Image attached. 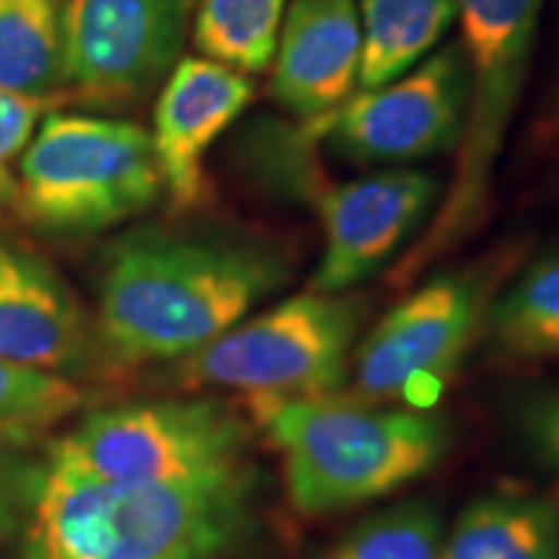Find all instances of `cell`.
Segmentation results:
<instances>
[{
	"mask_svg": "<svg viewBox=\"0 0 559 559\" xmlns=\"http://www.w3.org/2000/svg\"><path fill=\"white\" fill-rule=\"evenodd\" d=\"M293 275L275 236L138 226L104 249L96 337L122 362L185 360L275 296Z\"/></svg>",
	"mask_w": 559,
	"mask_h": 559,
	"instance_id": "1",
	"label": "cell"
},
{
	"mask_svg": "<svg viewBox=\"0 0 559 559\" xmlns=\"http://www.w3.org/2000/svg\"><path fill=\"white\" fill-rule=\"evenodd\" d=\"M251 472L174 485L41 474L32 559H228L249 521Z\"/></svg>",
	"mask_w": 559,
	"mask_h": 559,
	"instance_id": "2",
	"label": "cell"
},
{
	"mask_svg": "<svg viewBox=\"0 0 559 559\" xmlns=\"http://www.w3.org/2000/svg\"><path fill=\"white\" fill-rule=\"evenodd\" d=\"M283 453L285 487L300 513L330 515L396 492L449 449V425L425 409H381L304 396L251 400Z\"/></svg>",
	"mask_w": 559,
	"mask_h": 559,
	"instance_id": "3",
	"label": "cell"
},
{
	"mask_svg": "<svg viewBox=\"0 0 559 559\" xmlns=\"http://www.w3.org/2000/svg\"><path fill=\"white\" fill-rule=\"evenodd\" d=\"M544 0H459V45L469 73L456 166L428 230L404 257L394 283L407 285L461 247L487 218L495 169L526 86Z\"/></svg>",
	"mask_w": 559,
	"mask_h": 559,
	"instance_id": "4",
	"label": "cell"
},
{
	"mask_svg": "<svg viewBox=\"0 0 559 559\" xmlns=\"http://www.w3.org/2000/svg\"><path fill=\"white\" fill-rule=\"evenodd\" d=\"M164 200L151 132L94 115H47L19 160L16 205L55 236H94Z\"/></svg>",
	"mask_w": 559,
	"mask_h": 559,
	"instance_id": "5",
	"label": "cell"
},
{
	"mask_svg": "<svg viewBox=\"0 0 559 559\" xmlns=\"http://www.w3.org/2000/svg\"><path fill=\"white\" fill-rule=\"evenodd\" d=\"M247 423L213 400L122 404L81 419L50 449L47 472L109 485H174L247 469Z\"/></svg>",
	"mask_w": 559,
	"mask_h": 559,
	"instance_id": "6",
	"label": "cell"
},
{
	"mask_svg": "<svg viewBox=\"0 0 559 559\" xmlns=\"http://www.w3.org/2000/svg\"><path fill=\"white\" fill-rule=\"evenodd\" d=\"M366 317L362 296L300 293L179 360V379L198 389L243 391L251 400L324 396L345 381Z\"/></svg>",
	"mask_w": 559,
	"mask_h": 559,
	"instance_id": "7",
	"label": "cell"
},
{
	"mask_svg": "<svg viewBox=\"0 0 559 559\" xmlns=\"http://www.w3.org/2000/svg\"><path fill=\"white\" fill-rule=\"evenodd\" d=\"M506 262L440 272L391 309L355 349V386L366 400L436 404L440 389L487 324Z\"/></svg>",
	"mask_w": 559,
	"mask_h": 559,
	"instance_id": "8",
	"label": "cell"
},
{
	"mask_svg": "<svg viewBox=\"0 0 559 559\" xmlns=\"http://www.w3.org/2000/svg\"><path fill=\"white\" fill-rule=\"evenodd\" d=\"M466 96L464 50L449 41L400 79L355 91L342 107L311 122L321 148L342 164L409 169L456 151Z\"/></svg>",
	"mask_w": 559,
	"mask_h": 559,
	"instance_id": "9",
	"label": "cell"
},
{
	"mask_svg": "<svg viewBox=\"0 0 559 559\" xmlns=\"http://www.w3.org/2000/svg\"><path fill=\"white\" fill-rule=\"evenodd\" d=\"M198 0H62V86L94 109H130L181 60Z\"/></svg>",
	"mask_w": 559,
	"mask_h": 559,
	"instance_id": "10",
	"label": "cell"
},
{
	"mask_svg": "<svg viewBox=\"0 0 559 559\" xmlns=\"http://www.w3.org/2000/svg\"><path fill=\"white\" fill-rule=\"evenodd\" d=\"M443 185L425 169H381L353 181H313L324 249L309 280L313 293H349L373 277L436 213Z\"/></svg>",
	"mask_w": 559,
	"mask_h": 559,
	"instance_id": "11",
	"label": "cell"
},
{
	"mask_svg": "<svg viewBox=\"0 0 559 559\" xmlns=\"http://www.w3.org/2000/svg\"><path fill=\"white\" fill-rule=\"evenodd\" d=\"M257 86L205 58H181L153 109V153L174 215L192 213L210 198L207 153L254 102Z\"/></svg>",
	"mask_w": 559,
	"mask_h": 559,
	"instance_id": "12",
	"label": "cell"
},
{
	"mask_svg": "<svg viewBox=\"0 0 559 559\" xmlns=\"http://www.w3.org/2000/svg\"><path fill=\"white\" fill-rule=\"evenodd\" d=\"M360 88L358 0H290L272 58L270 99L319 120Z\"/></svg>",
	"mask_w": 559,
	"mask_h": 559,
	"instance_id": "13",
	"label": "cell"
},
{
	"mask_svg": "<svg viewBox=\"0 0 559 559\" xmlns=\"http://www.w3.org/2000/svg\"><path fill=\"white\" fill-rule=\"evenodd\" d=\"M94 345L81 300L37 251L0 236V360L62 376Z\"/></svg>",
	"mask_w": 559,
	"mask_h": 559,
	"instance_id": "14",
	"label": "cell"
},
{
	"mask_svg": "<svg viewBox=\"0 0 559 559\" xmlns=\"http://www.w3.org/2000/svg\"><path fill=\"white\" fill-rule=\"evenodd\" d=\"M440 559H559V506L534 495L474 500L443 539Z\"/></svg>",
	"mask_w": 559,
	"mask_h": 559,
	"instance_id": "15",
	"label": "cell"
},
{
	"mask_svg": "<svg viewBox=\"0 0 559 559\" xmlns=\"http://www.w3.org/2000/svg\"><path fill=\"white\" fill-rule=\"evenodd\" d=\"M360 88L400 79L428 55L459 19V0H358Z\"/></svg>",
	"mask_w": 559,
	"mask_h": 559,
	"instance_id": "16",
	"label": "cell"
},
{
	"mask_svg": "<svg viewBox=\"0 0 559 559\" xmlns=\"http://www.w3.org/2000/svg\"><path fill=\"white\" fill-rule=\"evenodd\" d=\"M495 347L513 358L559 355V249L531 262L487 313Z\"/></svg>",
	"mask_w": 559,
	"mask_h": 559,
	"instance_id": "17",
	"label": "cell"
},
{
	"mask_svg": "<svg viewBox=\"0 0 559 559\" xmlns=\"http://www.w3.org/2000/svg\"><path fill=\"white\" fill-rule=\"evenodd\" d=\"M290 0H198L192 39L205 60L260 75L275 58Z\"/></svg>",
	"mask_w": 559,
	"mask_h": 559,
	"instance_id": "18",
	"label": "cell"
},
{
	"mask_svg": "<svg viewBox=\"0 0 559 559\" xmlns=\"http://www.w3.org/2000/svg\"><path fill=\"white\" fill-rule=\"evenodd\" d=\"M62 83L60 0H0V88L55 96Z\"/></svg>",
	"mask_w": 559,
	"mask_h": 559,
	"instance_id": "19",
	"label": "cell"
},
{
	"mask_svg": "<svg viewBox=\"0 0 559 559\" xmlns=\"http://www.w3.org/2000/svg\"><path fill=\"white\" fill-rule=\"evenodd\" d=\"M443 526L425 502L383 510L353 528L326 559H440Z\"/></svg>",
	"mask_w": 559,
	"mask_h": 559,
	"instance_id": "20",
	"label": "cell"
},
{
	"mask_svg": "<svg viewBox=\"0 0 559 559\" xmlns=\"http://www.w3.org/2000/svg\"><path fill=\"white\" fill-rule=\"evenodd\" d=\"M83 404V389L66 376L0 360V438L50 428Z\"/></svg>",
	"mask_w": 559,
	"mask_h": 559,
	"instance_id": "21",
	"label": "cell"
},
{
	"mask_svg": "<svg viewBox=\"0 0 559 559\" xmlns=\"http://www.w3.org/2000/svg\"><path fill=\"white\" fill-rule=\"evenodd\" d=\"M55 96L13 94L0 88V205H16L19 179L13 164L32 143L37 122L50 109Z\"/></svg>",
	"mask_w": 559,
	"mask_h": 559,
	"instance_id": "22",
	"label": "cell"
},
{
	"mask_svg": "<svg viewBox=\"0 0 559 559\" xmlns=\"http://www.w3.org/2000/svg\"><path fill=\"white\" fill-rule=\"evenodd\" d=\"M523 419H526V432L531 443L539 449L542 456L555 469H559V394L544 391V394L534 396L526 404Z\"/></svg>",
	"mask_w": 559,
	"mask_h": 559,
	"instance_id": "23",
	"label": "cell"
}]
</instances>
